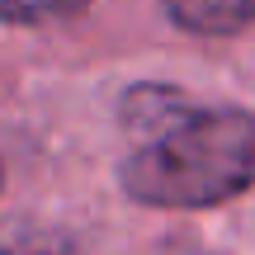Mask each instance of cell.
<instances>
[{
  "mask_svg": "<svg viewBox=\"0 0 255 255\" xmlns=\"http://www.w3.org/2000/svg\"><path fill=\"white\" fill-rule=\"evenodd\" d=\"M161 5L184 33L227 38L255 24V0H161Z\"/></svg>",
  "mask_w": 255,
  "mask_h": 255,
  "instance_id": "obj_2",
  "label": "cell"
},
{
  "mask_svg": "<svg viewBox=\"0 0 255 255\" xmlns=\"http://www.w3.org/2000/svg\"><path fill=\"white\" fill-rule=\"evenodd\" d=\"M128 199L146 208H218L255 189V114L161 109L151 132L123 156Z\"/></svg>",
  "mask_w": 255,
  "mask_h": 255,
  "instance_id": "obj_1",
  "label": "cell"
},
{
  "mask_svg": "<svg viewBox=\"0 0 255 255\" xmlns=\"http://www.w3.org/2000/svg\"><path fill=\"white\" fill-rule=\"evenodd\" d=\"M90 9V0H0V24H57Z\"/></svg>",
  "mask_w": 255,
  "mask_h": 255,
  "instance_id": "obj_4",
  "label": "cell"
},
{
  "mask_svg": "<svg viewBox=\"0 0 255 255\" xmlns=\"http://www.w3.org/2000/svg\"><path fill=\"white\" fill-rule=\"evenodd\" d=\"M0 255H85V246L62 227L9 222V227H0Z\"/></svg>",
  "mask_w": 255,
  "mask_h": 255,
  "instance_id": "obj_3",
  "label": "cell"
}]
</instances>
